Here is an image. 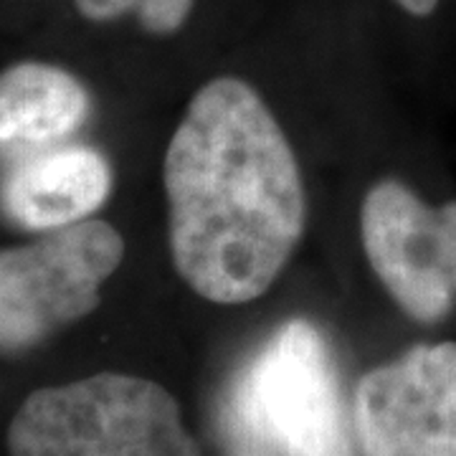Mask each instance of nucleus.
Segmentation results:
<instances>
[{"mask_svg": "<svg viewBox=\"0 0 456 456\" xmlns=\"http://www.w3.org/2000/svg\"><path fill=\"white\" fill-rule=\"evenodd\" d=\"M170 254L180 279L216 305L266 292L307 224L299 163L277 117L244 79L198 89L165 152Z\"/></svg>", "mask_w": 456, "mask_h": 456, "instance_id": "1", "label": "nucleus"}, {"mask_svg": "<svg viewBox=\"0 0 456 456\" xmlns=\"http://www.w3.org/2000/svg\"><path fill=\"white\" fill-rule=\"evenodd\" d=\"M226 424L248 452L355 456L353 416L330 342L307 320H289L241 368Z\"/></svg>", "mask_w": 456, "mask_h": 456, "instance_id": "2", "label": "nucleus"}, {"mask_svg": "<svg viewBox=\"0 0 456 456\" xmlns=\"http://www.w3.org/2000/svg\"><path fill=\"white\" fill-rule=\"evenodd\" d=\"M5 441L11 456H203L175 395L127 373L33 391Z\"/></svg>", "mask_w": 456, "mask_h": 456, "instance_id": "3", "label": "nucleus"}, {"mask_svg": "<svg viewBox=\"0 0 456 456\" xmlns=\"http://www.w3.org/2000/svg\"><path fill=\"white\" fill-rule=\"evenodd\" d=\"M125 259L107 221L86 218L0 251V353H26L99 307L102 284Z\"/></svg>", "mask_w": 456, "mask_h": 456, "instance_id": "4", "label": "nucleus"}, {"mask_svg": "<svg viewBox=\"0 0 456 456\" xmlns=\"http://www.w3.org/2000/svg\"><path fill=\"white\" fill-rule=\"evenodd\" d=\"M360 236L375 277L421 325L444 322L456 302V200L428 206L401 180L362 198Z\"/></svg>", "mask_w": 456, "mask_h": 456, "instance_id": "5", "label": "nucleus"}, {"mask_svg": "<svg viewBox=\"0 0 456 456\" xmlns=\"http://www.w3.org/2000/svg\"><path fill=\"white\" fill-rule=\"evenodd\" d=\"M353 431L362 456H456V342H421L360 378Z\"/></svg>", "mask_w": 456, "mask_h": 456, "instance_id": "6", "label": "nucleus"}, {"mask_svg": "<svg viewBox=\"0 0 456 456\" xmlns=\"http://www.w3.org/2000/svg\"><path fill=\"white\" fill-rule=\"evenodd\" d=\"M112 191V167L92 147H53L16 165L0 185V208L23 228L56 231L86 221Z\"/></svg>", "mask_w": 456, "mask_h": 456, "instance_id": "7", "label": "nucleus"}, {"mask_svg": "<svg viewBox=\"0 0 456 456\" xmlns=\"http://www.w3.org/2000/svg\"><path fill=\"white\" fill-rule=\"evenodd\" d=\"M86 117V86L59 66L23 61L0 74V145H51Z\"/></svg>", "mask_w": 456, "mask_h": 456, "instance_id": "8", "label": "nucleus"}, {"mask_svg": "<svg viewBox=\"0 0 456 456\" xmlns=\"http://www.w3.org/2000/svg\"><path fill=\"white\" fill-rule=\"evenodd\" d=\"M196 0H140L137 18L142 28L155 36H170L185 26Z\"/></svg>", "mask_w": 456, "mask_h": 456, "instance_id": "9", "label": "nucleus"}, {"mask_svg": "<svg viewBox=\"0 0 456 456\" xmlns=\"http://www.w3.org/2000/svg\"><path fill=\"white\" fill-rule=\"evenodd\" d=\"M140 0H74L77 11L89 20H114L137 8Z\"/></svg>", "mask_w": 456, "mask_h": 456, "instance_id": "10", "label": "nucleus"}, {"mask_svg": "<svg viewBox=\"0 0 456 456\" xmlns=\"http://www.w3.org/2000/svg\"><path fill=\"white\" fill-rule=\"evenodd\" d=\"M393 3H398L406 13L411 16H431L434 11H436V5H439L441 0H393Z\"/></svg>", "mask_w": 456, "mask_h": 456, "instance_id": "11", "label": "nucleus"}, {"mask_svg": "<svg viewBox=\"0 0 456 456\" xmlns=\"http://www.w3.org/2000/svg\"><path fill=\"white\" fill-rule=\"evenodd\" d=\"M236 456H266V454H259V452H244V454H236Z\"/></svg>", "mask_w": 456, "mask_h": 456, "instance_id": "12", "label": "nucleus"}]
</instances>
